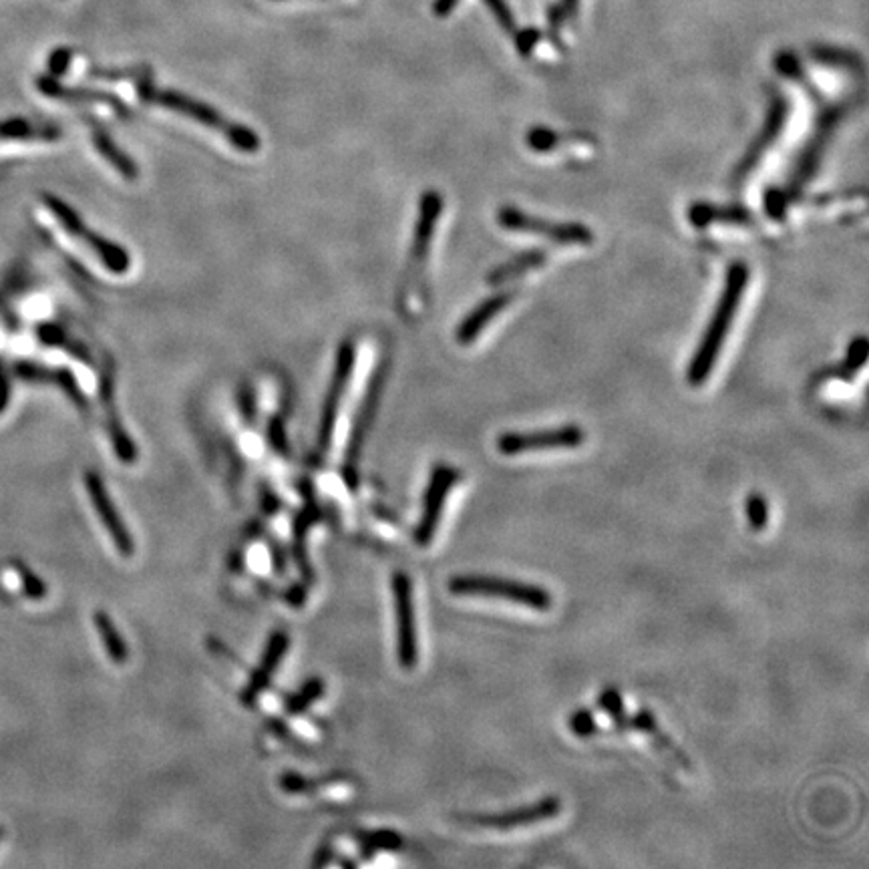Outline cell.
<instances>
[{
    "label": "cell",
    "instance_id": "obj_1",
    "mask_svg": "<svg viewBox=\"0 0 869 869\" xmlns=\"http://www.w3.org/2000/svg\"><path fill=\"white\" fill-rule=\"evenodd\" d=\"M749 284V268L743 262H737L731 266L729 274H727V282L723 288V294L719 298V304L713 312V318L703 334V340L699 344L697 353H694V359L688 365V373L686 379L692 387L703 385L709 375L713 373V367L721 355L723 342L731 330L733 318L737 314V308L741 304V298L747 290Z\"/></svg>",
    "mask_w": 869,
    "mask_h": 869
},
{
    "label": "cell",
    "instance_id": "obj_2",
    "mask_svg": "<svg viewBox=\"0 0 869 869\" xmlns=\"http://www.w3.org/2000/svg\"><path fill=\"white\" fill-rule=\"evenodd\" d=\"M137 93L141 97V101L145 103H153V105H161L165 109L178 111L194 121H198L204 127H210L214 131H218L220 135H224L238 151L244 153H256L260 149V137L246 125H240L228 117H224L218 109L210 107L208 103H202L194 97H188L180 91H171V89H157L151 79H139L137 83Z\"/></svg>",
    "mask_w": 869,
    "mask_h": 869
},
{
    "label": "cell",
    "instance_id": "obj_3",
    "mask_svg": "<svg viewBox=\"0 0 869 869\" xmlns=\"http://www.w3.org/2000/svg\"><path fill=\"white\" fill-rule=\"evenodd\" d=\"M449 590L455 596H477V598H495L511 604L526 606L538 612H548L554 606L552 592L538 586L526 584L509 578L497 576H455L449 582Z\"/></svg>",
    "mask_w": 869,
    "mask_h": 869
},
{
    "label": "cell",
    "instance_id": "obj_4",
    "mask_svg": "<svg viewBox=\"0 0 869 869\" xmlns=\"http://www.w3.org/2000/svg\"><path fill=\"white\" fill-rule=\"evenodd\" d=\"M387 375H389V361L383 359L367 383V391H365L363 403L357 411V419H355V425L351 431L349 445H346V453H344V461H342V477L351 491H355L359 487V463H361L367 435H369L373 421H375V415L379 411V401H381V395L385 389Z\"/></svg>",
    "mask_w": 869,
    "mask_h": 869
},
{
    "label": "cell",
    "instance_id": "obj_5",
    "mask_svg": "<svg viewBox=\"0 0 869 869\" xmlns=\"http://www.w3.org/2000/svg\"><path fill=\"white\" fill-rule=\"evenodd\" d=\"M355 363H357V344L351 338H346V340H342V344L338 346V351H336L334 373H332L330 387H328L324 403H322L320 425H318L316 445H314V461L316 463H322L328 455L336 417H338V409H340L342 397L346 393V385H349V381H351Z\"/></svg>",
    "mask_w": 869,
    "mask_h": 869
},
{
    "label": "cell",
    "instance_id": "obj_6",
    "mask_svg": "<svg viewBox=\"0 0 869 869\" xmlns=\"http://www.w3.org/2000/svg\"><path fill=\"white\" fill-rule=\"evenodd\" d=\"M45 206L51 210V214L55 216V220L61 224V228L73 236L75 240L83 242L87 248H91L99 260L103 262V266L107 270H111L113 274H125L131 266V258L129 254L115 242L103 238L101 234H95L93 230L87 228V224L79 218V214L67 206L65 202H61L55 196H45Z\"/></svg>",
    "mask_w": 869,
    "mask_h": 869
},
{
    "label": "cell",
    "instance_id": "obj_7",
    "mask_svg": "<svg viewBox=\"0 0 869 869\" xmlns=\"http://www.w3.org/2000/svg\"><path fill=\"white\" fill-rule=\"evenodd\" d=\"M497 220L505 230L544 236L562 246H588L594 240V234L584 224L550 222L538 216H530L517 208H503L497 214Z\"/></svg>",
    "mask_w": 869,
    "mask_h": 869
},
{
    "label": "cell",
    "instance_id": "obj_8",
    "mask_svg": "<svg viewBox=\"0 0 869 869\" xmlns=\"http://www.w3.org/2000/svg\"><path fill=\"white\" fill-rule=\"evenodd\" d=\"M586 431L580 425H562L530 433H503L495 447L501 455H524L540 449H574L584 445Z\"/></svg>",
    "mask_w": 869,
    "mask_h": 869
},
{
    "label": "cell",
    "instance_id": "obj_9",
    "mask_svg": "<svg viewBox=\"0 0 869 869\" xmlns=\"http://www.w3.org/2000/svg\"><path fill=\"white\" fill-rule=\"evenodd\" d=\"M459 481V471L451 465L439 463L433 467L431 477H429V485L425 489V497H423V511H421V519L415 528L413 540L419 546H429L439 530L441 524V515H443V507L447 501L449 491L455 487V483Z\"/></svg>",
    "mask_w": 869,
    "mask_h": 869
},
{
    "label": "cell",
    "instance_id": "obj_10",
    "mask_svg": "<svg viewBox=\"0 0 869 869\" xmlns=\"http://www.w3.org/2000/svg\"><path fill=\"white\" fill-rule=\"evenodd\" d=\"M393 602H395V624H397V658L401 668L411 670L419 660V640L415 628L413 610V586L405 572L393 576Z\"/></svg>",
    "mask_w": 869,
    "mask_h": 869
},
{
    "label": "cell",
    "instance_id": "obj_11",
    "mask_svg": "<svg viewBox=\"0 0 869 869\" xmlns=\"http://www.w3.org/2000/svg\"><path fill=\"white\" fill-rule=\"evenodd\" d=\"M560 811H562V799L558 795H548V797H544V799H540V801H536L532 805H524V807L501 811V813L465 815L463 819L469 825H475V827L507 831V829L530 827V825L548 821V819L560 815Z\"/></svg>",
    "mask_w": 869,
    "mask_h": 869
},
{
    "label": "cell",
    "instance_id": "obj_12",
    "mask_svg": "<svg viewBox=\"0 0 869 869\" xmlns=\"http://www.w3.org/2000/svg\"><path fill=\"white\" fill-rule=\"evenodd\" d=\"M85 487H87L91 503H93V507H95V511H97L99 519H101V524L105 526L107 534L111 536L117 552L123 558H131L135 554V542H133L131 534L127 532L125 524L121 521L119 511L115 509V505H113V501H111V497H109V493H107V489H105L103 479L99 477V473L87 471L85 473Z\"/></svg>",
    "mask_w": 869,
    "mask_h": 869
},
{
    "label": "cell",
    "instance_id": "obj_13",
    "mask_svg": "<svg viewBox=\"0 0 869 869\" xmlns=\"http://www.w3.org/2000/svg\"><path fill=\"white\" fill-rule=\"evenodd\" d=\"M441 210H443V198L439 196V192L431 190L421 198V210H419V220L415 226V238H413V248H411V264H409L407 280H405V294L413 286V282L417 280V276L421 274V270L427 262V254L431 248V240H433Z\"/></svg>",
    "mask_w": 869,
    "mask_h": 869
},
{
    "label": "cell",
    "instance_id": "obj_14",
    "mask_svg": "<svg viewBox=\"0 0 869 869\" xmlns=\"http://www.w3.org/2000/svg\"><path fill=\"white\" fill-rule=\"evenodd\" d=\"M612 733L624 735V733H642L650 739V743L662 753L666 755L674 765H678L680 769H684L688 775L694 773L692 763L686 759V755L682 753L680 747H676L668 735H664V731L660 729V725L656 723V717L650 709H640L636 715H624L614 727Z\"/></svg>",
    "mask_w": 869,
    "mask_h": 869
},
{
    "label": "cell",
    "instance_id": "obj_15",
    "mask_svg": "<svg viewBox=\"0 0 869 869\" xmlns=\"http://www.w3.org/2000/svg\"><path fill=\"white\" fill-rule=\"evenodd\" d=\"M99 399L103 403V411L107 417V429H109V437L111 443L115 447V455L123 461V463H133L137 459V447L131 441V437L127 435L121 419H119V411L115 405V369L111 363H107L101 371L99 377Z\"/></svg>",
    "mask_w": 869,
    "mask_h": 869
},
{
    "label": "cell",
    "instance_id": "obj_16",
    "mask_svg": "<svg viewBox=\"0 0 869 869\" xmlns=\"http://www.w3.org/2000/svg\"><path fill=\"white\" fill-rule=\"evenodd\" d=\"M288 646H290V638H288L286 632L278 630V632H274V634L270 636V640H268V644H266V650H264V654H262L260 666L254 670L250 682L246 684V688H244V692H242V701H244L246 705H252V703L260 697L262 690L270 684V680H272L274 672L278 670L280 660L284 658Z\"/></svg>",
    "mask_w": 869,
    "mask_h": 869
},
{
    "label": "cell",
    "instance_id": "obj_17",
    "mask_svg": "<svg viewBox=\"0 0 869 869\" xmlns=\"http://www.w3.org/2000/svg\"><path fill=\"white\" fill-rule=\"evenodd\" d=\"M787 111H789L787 101L783 99V95H777L771 101V109H769V115H767V121H765V127L761 131L759 139L753 141L751 149L747 151V155L739 163V169L735 173L737 180H741V178L747 176V173L757 165V161L761 159V155L767 151V147L779 137V133H781V129H783V125L787 121Z\"/></svg>",
    "mask_w": 869,
    "mask_h": 869
},
{
    "label": "cell",
    "instance_id": "obj_18",
    "mask_svg": "<svg viewBox=\"0 0 869 869\" xmlns=\"http://www.w3.org/2000/svg\"><path fill=\"white\" fill-rule=\"evenodd\" d=\"M39 89L53 97V99H63V101H71V103H101V105H109L111 109L117 111L119 117H129V107L117 99L115 95L103 93V91H93V89H73V87H65L61 85L55 77H41L37 81Z\"/></svg>",
    "mask_w": 869,
    "mask_h": 869
},
{
    "label": "cell",
    "instance_id": "obj_19",
    "mask_svg": "<svg viewBox=\"0 0 869 869\" xmlns=\"http://www.w3.org/2000/svg\"><path fill=\"white\" fill-rule=\"evenodd\" d=\"M513 298V294H509V292H503V294H495V296H491V298H487L485 302H481L461 324H459V328H457V340L461 342V344H471L477 336H479V332L489 324V320L493 318V316H497L507 304H509V300Z\"/></svg>",
    "mask_w": 869,
    "mask_h": 869
},
{
    "label": "cell",
    "instance_id": "obj_20",
    "mask_svg": "<svg viewBox=\"0 0 869 869\" xmlns=\"http://www.w3.org/2000/svg\"><path fill=\"white\" fill-rule=\"evenodd\" d=\"M93 143H95V147H97V151L121 173V176L125 178V180H129V182H133V180H137V176H139V169H137V165L133 163V159L129 157V155H125L117 145H115V141L107 135V131H103L101 127H95L93 129Z\"/></svg>",
    "mask_w": 869,
    "mask_h": 869
},
{
    "label": "cell",
    "instance_id": "obj_21",
    "mask_svg": "<svg viewBox=\"0 0 869 869\" xmlns=\"http://www.w3.org/2000/svg\"><path fill=\"white\" fill-rule=\"evenodd\" d=\"M544 264H546V254L542 250H532V252L519 254L517 258L501 264L499 268H495L489 274L487 280H489V284H495V286L497 284H505V282H509L513 278H519V276H524L526 272L536 270V268H540Z\"/></svg>",
    "mask_w": 869,
    "mask_h": 869
},
{
    "label": "cell",
    "instance_id": "obj_22",
    "mask_svg": "<svg viewBox=\"0 0 869 869\" xmlns=\"http://www.w3.org/2000/svg\"><path fill=\"white\" fill-rule=\"evenodd\" d=\"M93 622H95V628H97V632H99V636H101V640H103V646H105L109 658H111L115 664H123V662L127 660V646H125L121 634L117 632L115 622H113V620L109 618V614L103 612V610L95 612Z\"/></svg>",
    "mask_w": 869,
    "mask_h": 869
},
{
    "label": "cell",
    "instance_id": "obj_23",
    "mask_svg": "<svg viewBox=\"0 0 869 869\" xmlns=\"http://www.w3.org/2000/svg\"><path fill=\"white\" fill-rule=\"evenodd\" d=\"M690 222L697 224L699 228L715 222V220H725V222H743L749 220V214L743 208H717L711 204H697L690 208L688 214Z\"/></svg>",
    "mask_w": 869,
    "mask_h": 869
},
{
    "label": "cell",
    "instance_id": "obj_24",
    "mask_svg": "<svg viewBox=\"0 0 869 869\" xmlns=\"http://www.w3.org/2000/svg\"><path fill=\"white\" fill-rule=\"evenodd\" d=\"M314 521H318V511L312 507V505H308L298 517H296V521H294V558H296V562H298V568H300V572L306 576V578H310L312 576V572H310V566H308V558H306V554H304V538H306V532H308V528L314 524Z\"/></svg>",
    "mask_w": 869,
    "mask_h": 869
},
{
    "label": "cell",
    "instance_id": "obj_25",
    "mask_svg": "<svg viewBox=\"0 0 869 869\" xmlns=\"http://www.w3.org/2000/svg\"><path fill=\"white\" fill-rule=\"evenodd\" d=\"M324 692V682L320 678H312L308 680L296 694L286 701V711L290 715H298L302 711H306L314 701H318Z\"/></svg>",
    "mask_w": 869,
    "mask_h": 869
},
{
    "label": "cell",
    "instance_id": "obj_26",
    "mask_svg": "<svg viewBox=\"0 0 869 869\" xmlns=\"http://www.w3.org/2000/svg\"><path fill=\"white\" fill-rule=\"evenodd\" d=\"M745 509H747V519L749 526L753 532H763L765 526L769 524V505L767 499L761 491H753L747 495L745 501Z\"/></svg>",
    "mask_w": 869,
    "mask_h": 869
},
{
    "label": "cell",
    "instance_id": "obj_27",
    "mask_svg": "<svg viewBox=\"0 0 869 869\" xmlns=\"http://www.w3.org/2000/svg\"><path fill=\"white\" fill-rule=\"evenodd\" d=\"M568 727H570L572 735H576L580 739H590V737L600 733L594 711H590V709H578L576 713H572Z\"/></svg>",
    "mask_w": 869,
    "mask_h": 869
},
{
    "label": "cell",
    "instance_id": "obj_28",
    "mask_svg": "<svg viewBox=\"0 0 869 869\" xmlns=\"http://www.w3.org/2000/svg\"><path fill=\"white\" fill-rule=\"evenodd\" d=\"M598 707H600L602 713H606V715L610 717L612 723H616L618 719H622V717L626 715L624 701H622V694H620V690L614 688V686H608V688H604V690L600 692V697H598Z\"/></svg>",
    "mask_w": 869,
    "mask_h": 869
},
{
    "label": "cell",
    "instance_id": "obj_29",
    "mask_svg": "<svg viewBox=\"0 0 869 869\" xmlns=\"http://www.w3.org/2000/svg\"><path fill=\"white\" fill-rule=\"evenodd\" d=\"M363 843H365V853H369V851L375 853L381 849L397 851L403 847V839L395 831H373L367 837H363Z\"/></svg>",
    "mask_w": 869,
    "mask_h": 869
},
{
    "label": "cell",
    "instance_id": "obj_30",
    "mask_svg": "<svg viewBox=\"0 0 869 869\" xmlns=\"http://www.w3.org/2000/svg\"><path fill=\"white\" fill-rule=\"evenodd\" d=\"M483 3L487 5V9L491 11V15L495 17V21L509 33V35H513L515 31H517V27H515V19H513V15H511V9L507 7V3L505 0H483Z\"/></svg>",
    "mask_w": 869,
    "mask_h": 869
},
{
    "label": "cell",
    "instance_id": "obj_31",
    "mask_svg": "<svg viewBox=\"0 0 869 869\" xmlns=\"http://www.w3.org/2000/svg\"><path fill=\"white\" fill-rule=\"evenodd\" d=\"M268 441L272 445V449L280 455H288V439H286V429L284 423L280 421V417H272L270 425H268Z\"/></svg>",
    "mask_w": 869,
    "mask_h": 869
},
{
    "label": "cell",
    "instance_id": "obj_32",
    "mask_svg": "<svg viewBox=\"0 0 869 869\" xmlns=\"http://www.w3.org/2000/svg\"><path fill=\"white\" fill-rule=\"evenodd\" d=\"M515 45L519 49V53L524 57H530L534 47L540 43L542 33L538 29H524V31H515Z\"/></svg>",
    "mask_w": 869,
    "mask_h": 869
},
{
    "label": "cell",
    "instance_id": "obj_33",
    "mask_svg": "<svg viewBox=\"0 0 869 869\" xmlns=\"http://www.w3.org/2000/svg\"><path fill=\"white\" fill-rule=\"evenodd\" d=\"M554 141H556V133L550 131V129H534V131L528 133L530 147H534L538 151L554 149Z\"/></svg>",
    "mask_w": 869,
    "mask_h": 869
},
{
    "label": "cell",
    "instance_id": "obj_34",
    "mask_svg": "<svg viewBox=\"0 0 869 869\" xmlns=\"http://www.w3.org/2000/svg\"><path fill=\"white\" fill-rule=\"evenodd\" d=\"M254 401H256V397H254L252 387L244 385L242 391H240V411H242V415L246 417L248 423H252L254 417H256V403Z\"/></svg>",
    "mask_w": 869,
    "mask_h": 869
},
{
    "label": "cell",
    "instance_id": "obj_35",
    "mask_svg": "<svg viewBox=\"0 0 869 869\" xmlns=\"http://www.w3.org/2000/svg\"><path fill=\"white\" fill-rule=\"evenodd\" d=\"M19 572L23 576V584H25V590H27L29 598H43V594H45L43 582H39V578L35 574H31L29 570H25L23 566H19Z\"/></svg>",
    "mask_w": 869,
    "mask_h": 869
},
{
    "label": "cell",
    "instance_id": "obj_36",
    "mask_svg": "<svg viewBox=\"0 0 869 869\" xmlns=\"http://www.w3.org/2000/svg\"><path fill=\"white\" fill-rule=\"evenodd\" d=\"M69 63H71V51H67V49H57V51L51 55V59H49V69H51L55 75H61V73H65V71L69 69Z\"/></svg>",
    "mask_w": 869,
    "mask_h": 869
},
{
    "label": "cell",
    "instance_id": "obj_37",
    "mask_svg": "<svg viewBox=\"0 0 869 869\" xmlns=\"http://www.w3.org/2000/svg\"><path fill=\"white\" fill-rule=\"evenodd\" d=\"M457 3H459V0H435V3H433V13L437 17H447L449 13L455 11Z\"/></svg>",
    "mask_w": 869,
    "mask_h": 869
},
{
    "label": "cell",
    "instance_id": "obj_38",
    "mask_svg": "<svg viewBox=\"0 0 869 869\" xmlns=\"http://www.w3.org/2000/svg\"><path fill=\"white\" fill-rule=\"evenodd\" d=\"M560 5H562V9H564V13H566V19L576 21L578 11H580V0H562Z\"/></svg>",
    "mask_w": 869,
    "mask_h": 869
}]
</instances>
